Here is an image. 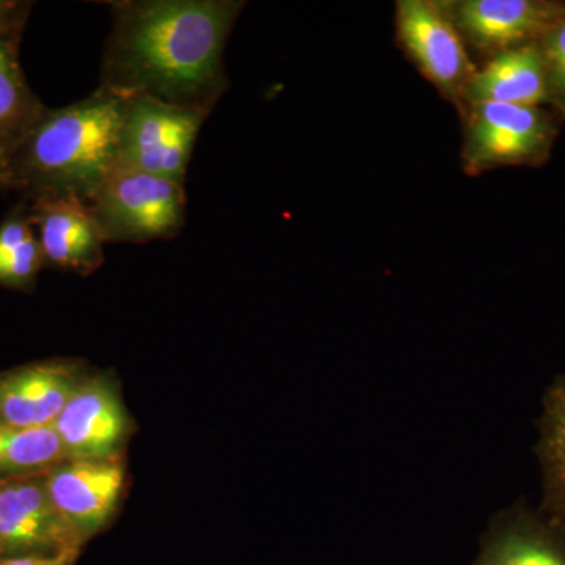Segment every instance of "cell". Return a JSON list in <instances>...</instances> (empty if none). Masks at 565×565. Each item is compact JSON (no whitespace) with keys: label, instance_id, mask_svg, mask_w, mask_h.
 <instances>
[{"label":"cell","instance_id":"1","mask_svg":"<svg viewBox=\"0 0 565 565\" xmlns=\"http://www.w3.org/2000/svg\"><path fill=\"white\" fill-rule=\"evenodd\" d=\"M104 44L103 87L212 114L228 90L225 50L241 0H118Z\"/></svg>","mask_w":565,"mask_h":565},{"label":"cell","instance_id":"2","mask_svg":"<svg viewBox=\"0 0 565 565\" xmlns=\"http://www.w3.org/2000/svg\"><path fill=\"white\" fill-rule=\"evenodd\" d=\"M125 96L99 85L70 106L44 109L10 154L9 184L32 200L74 196L87 204L118 166Z\"/></svg>","mask_w":565,"mask_h":565},{"label":"cell","instance_id":"3","mask_svg":"<svg viewBox=\"0 0 565 565\" xmlns=\"http://www.w3.org/2000/svg\"><path fill=\"white\" fill-rule=\"evenodd\" d=\"M457 109L462 118L460 163L468 177L504 167H541L552 156L561 118L548 107L475 103Z\"/></svg>","mask_w":565,"mask_h":565},{"label":"cell","instance_id":"4","mask_svg":"<svg viewBox=\"0 0 565 565\" xmlns=\"http://www.w3.org/2000/svg\"><path fill=\"white\" fill-rule=\"evenodd\" d=\"M106 244L169 241L185 222L184 184L117 166L87 202Z\"/></svg>","mask_w":565,"mask_h":565},{"label":"cell","instance_id":"5","mask_svg":"<svg viewBox=\"0 0 565 565\" xmlns=\"http://www.w3.org/2000/svg\"><path fill=\"white\" fill-rule=\"evenodd\" d=\"M210 115L150 96H125L118 166L184 184L193 148Z\"/></svg>","mask_w":565,"mask_h":565},{"label":"cell","instance_id":"6","mask_svg":"<svg viewBox=\"0 0 565 565\" xmlns=\"http://www.w3.org/2000/svg\"><path fill=\"white\" fill-rule=\"evenodd\" d=\"M396 41L424 79L459 106L478 65L452 21L446 0H397Z\"/></svg>","mask_w":565,"mask_h":565},{"label":"cell","instance_id":"7","mask_svg":"<svg viewBox=\"0 0 565 565\" xmlns=\"http://www.w3.org/2000/svg\"><path fill=\"white\" fill-rule=\"evenodd\" d=\"M66 460L125 456L134 422L122 401L117 375L93 371L82 379L52 423Z\"/></svg>","mask_w":565,"mask_h":565},{"label":"cell","instance_id":"8","mask_svg":"<svg viewBox=\"0 0 565 565\" xmlns=\"http://www.w3.org/2000/svg\"><path fill=\"white\" fill-rule=\"evenodd\" d=\"M468 51L489 61L501 52L539 44L565 20L559 0H446Z\"/></svg>","mask_w":565,"mask_h":565},{"label":"cell","instance_id":"9","mask_svg":"<svg viewBox=\"0 0 565 565\" xmlns=\"http://www.w3.org/2000/svg\"><path fill=\"white\" fill-rule=\"evenodd\" d=\"M52 504L82 545L106 530L125 493V456L63 460L44 475Z\"/></svg>","mask_w":565,"mask_h":565},{"label":"cell","instance_id":"10","mask_svg":"<svg viewBox=\"0 0 565 565\" xmlns=\"http://www.w3.org/2000/svg\"><path fill=\"white\" fill-rule=\"evenodd\" d=\"M44 475L0 479V559L84 550L52 504Z\"/></svg>","mask_w":565,"mask_h":565},{"label":"cell","instance_id":"11","mask_svg":"<svg viewBox=\"0 0 565 565\" xmlns=\"http://www.w3.org/2000/svg\"><path fill=\"white\" fill-rule=\"evenodd\" d=\"M90 373L82 360L51 359L0 373V424L11 427L52 426L63 405Z\"/></svg>","mask_w":565,"mask_h":565},{"label":"cell","instance_id":"12","mask_svg":"<svg viewBox=\"0 0 565 565\" xmlns=\"http://www.w3.org/2000/svg\"><path fill=\"white\" fill-rule=\"evenodd\" d=\"M29 215L39 236L44 266L84 277L102 269L106 241L82 200L43 196L32 200Z\"/></svg>","mask_w":565,"mask_h":565},{"label":"cell","instance_id":"13","mask_svg":"<svg viewBox=\"0 0 565 565\" xmlns=\"http://www.w3.org/2000/svg\"><path fill=\"white\" fill-rule=\"evenodd\" d=\"M471 565H565V530L516 501L492 516Z\"/></svg>","mask_w":565,"mask_h":565},{"label":"cell","instance_id":"14","mask_svg":"<svg viewBox=\"0 0 565 565\" xmlns=\"http://www.w3.org/2000/svg\"><path fill=\"white\" fill-rule=\"evenodd\" d=\"M475 103L548 106L545 62L541 46L530 44L501 52L479 66L460 102Z\"/></svg>","mask_w":565,"mask_h":565},{"label":"cell","instance_id":"15","mask_svg":"<svg viewBox=\"0 0 565 565\" xmlns=\"http://www.w3.org/2000/svg\"><path fill=\"white\" fill-rule=\"evenodd\" d=\"M535 455L544 479L541 511L565 530V374L557 375L544 396L537 422Z\"/></svg>","mask_w":565,"mask_h":565},{"label":"cell","instance_id":"16","mask_svg":"<svg viewBox=\"0 0 565 565\" xmlns=\"http://www.w3.org/2000/svg\"><path fill=\"white\" fill-rule=\"evenodd\" d=\"M44 109L25 84L14 40L0 35V145L9 158Z\"/></svg>","mask_w":565,"mask_h":565},{"label":"cell","instance_id":"17","mask_svg":"<svg viewBox=\"0 0 565 565\" xmlns=\"http://www.w3.org/2000/svg\"><path fill=\"white\" fill-rule=\"evenodd\" d=\"M66 460L54 427H11L0 424V479L44 475Z\"/></svg>","mask_w":565,"mask_h":565},{"label":"cell","instance_id":"18","mask_svg":"<svg viewBox=\"0 0 565 565\" xmlns=\"http://www.w3.org/2000/svg\"><path fill=\"white\" fill-rule=\"evenodd\" d=\"M44 267L31 215H13L0 225V286L32 288Z\"/></svg>","mask_w":565,"mask_h":565},{"label":"cell","instance_id":"19","mask_svg":"<svg viewBox=\"0 0 565 565\" xmlns=\"http://www.w3.org/2000/svg\"><path fill=\"white\" fill-rule=\"evenodd\" d=\"M544 55L548 106L565 120V20L539 43Z\"/></svg>","mask_w":565,"mask_h":565},{"label":"cell","instance_id":"20","mask_svg":"<svg viewBox=\"0 0 565 565\" xmlns=\"http://www.w3.org/2000/svg\"><path fill=\"white\" fill-rule=\"evenodd\" d=\"M84 550H66L55 555H28L6 557L0 565H76Z\"/></svg>","mask_w":565,"mask_h":565},{"label":"cell","instance_id":"21","mask_svg":"<svg viewBox=\"0 0 565 565\" xmlns=\"http://www.w3.org/2000/svg\"><path fill=\"white\" fill-rule=\"evenodd\" d=\"M25 10V3L0 0V35L13 39L14 33L20 32Z\"/></svg>","mask_w":565,"mask_h":565},{"label":"cell","instance_id":"22","mask_svg":"<svg viewBox=\"0 0 565 565\" xmlns=\"http://www.w3.org/2000/svg\"><path fill=\"white\" fill-rule=\"evenodd\" d=\"M10 158L6 148L0 145V184H9Z\"/></svg>","mask_w":565,"mask_h":565}]
</instances>
